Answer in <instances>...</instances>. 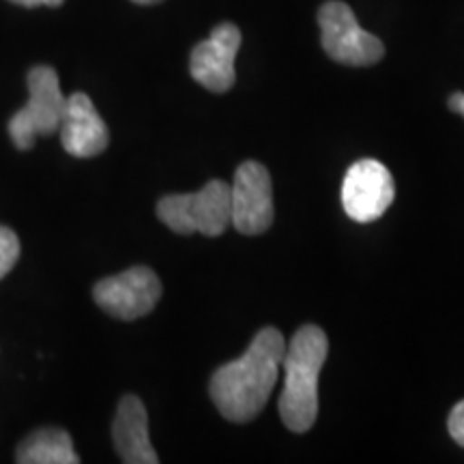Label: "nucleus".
I'll return each instance as SVG.
<instances>
[{
	"instance_id": "f257e3e1",
	"label": "nucleus",
	"mask_w": 464,
	"mask_h": 464,
	"mask_svg": "<svg viewBox=\"0 0 464 464\" xmlns=\"http://www.w3.org/2000/svg\"><path fill=\"white\" fill-rule=\"evenodd\" d=\"M286 342L276 327H265L239 359L219 365L211 376L213 402L224 420L247 423L265 409L280 376Z\"/></svg>"
},
{
	"instance_id": "f03ea898",
	"label": "nucleus",
	"mask_w": 464,
	"mask_h": 464,
	"mask_svg": "<svg viewBox=\"0 0 464 464\" xmlns=\"http://www.w3.org/2000/svg\"><path fill=\"white\" fill-rule=\"evenodd\" d=\"M329 353L327 335L316 324H304L284 351V390L280 417L288 430L307 432L318 417V376Z\"/></svg>"
},
{
	"instance_id": "7ed1b4c3",
	"label": "nucleus",
	"mask_w": 464,
	"mask_h": 464,
	"mask_svg": "<svg viewBox=\"0 0 464 464\" xmlns=\"http://www.w3.org/2000/svg\"><path fill=\"white\" fill-rule=\"evenodd\" d=\"M158 218L177 235L219 237L230 226V185L219 179L191 194H170L158 202Z\"/></svg>"
},
{
	"instance_id": "20e7f679",
	"label": "nucleus",
	"mask_w": 464,
	"mask_h": 464,
	"mask_svg": "<svg viewBox=\"0 0 464 464\" xmlns=\"http://www.w3.org/2000/svg\"><path fill=\"white\" fill-rule=\"evenodd\" d=\"M28 102L11 116L9 136L20 150L34 147V140L58 131L65 112L67 97L63 95L58 73L48 65L33 67L28 72Z\"/></svg>"
},
{
	"instance_id": "39448f33",
	"label": "nucleus",
	"mask_w": 464,
	"mask_h": 464,
	"mask_svg": "<svg viewBox=\"0 0 464 464\" xmlns=\"http://www.w3.org/2000/svg\"><path fill=\"white\" fill-rule=\"evenodd\" d=\"M321 42L327 56L348 67H368L385 56V45L359 26L355 14L340 0H329L318 9Z\"/></svg>"
},
{
	"instance_id": "423d86ee",
	"label": "nucleus",
	"mask_w": 464,
	"mask_h": 464,
	"mask_svg": "<svg viewBox=\"0 0 464 464\" xmlns=\"http://www.w3.org/2000/svg\"><path fill=\"white\" fill-rule=\"evenodd\" d=\"M274 183L258 161H243L230 183V224L241 235H263L274 224Z\"/></svg>"
},
{
	"instance_id": "0eeeda50",
	"label": "nucleus",
	"mask_w": 464,
	"mask_h": 464,
	"mask_svg": "<svg viewBox=\"0 0 464 464\" xmlns=\"http://www.w3.org/2000/svg\"><path fill=\"white\" fill-rule=\"evenodd\" d=\"M95 304L121 321H136L147 316L161 297V282L149 266L138 265L123 274L103 277L92 288Z\"/></svg>"
},
{
	"instance_id": "6e6552de",
	"label": "nucleus",
	"mask_w": 464,
	"mask_h": 464,
	"mask_svg": "<svg viewBox=\"0 0 464 464\" xmlns=\"http://www.w3.org/2000/svg\"><path fill=\"white\" fill-rule=\"evenodd\" d=\"M396 196L392 172L376 160H359L346 170L342 183V207L359 224L379 219Z\"/></svg>"
},
{
	"instance_id": "1a4fd4ad",
	"label": "nucleus",
	"mask_w": 464,
	"mask_h": 464,
	"mask_svg": "<svg viewBox=\"0 0 464 464\" xmlns=\"http://www.w3.org/2000/svg\"><path fill=\"white\" fill-rule=\"evenodd\" d=\"M241 48V31L230 22L219 24L205 42L191 50L189 73L211 92H226L235 86V58Z\"/></svg>"
},
{
	"instance_id": "9d476101",
	"label": "nucleus",
	"mask_w": 464,
	"mask_h": 464,
	"mask_svg": "<svg viewBox=\"0 0 464 464\" xmlns=\"http://www.w3.org/2000/svg\"><path fill=\"white\" fill-rule=\"evenodd\" d=\"M58 133H61L63 149L80 160L103 153L110 142L106 123L97 112L95 103L84 92H73L67 97Z\"/></svg>"
},
{
	"instance_id": "9b49d317",
	"label": "nucleus",
	"mask_w": 464,
	"mask_h": 464,
	"mask_svg": "<svg viewBox=\"0 0 464 464\" xmlns=\"http://www.w3.org/2000/svg\"><path fill=\"white\" fill-rule=\"evenodd\" d=\"M112 439L116 454L127 464H158L149 437V415L142 400L138 396H125L116 409L112 423Z\"/></svg>"
},
{
	"instance_id": "f8f14e48",
	"label": "nucleus",
	"mask_w": 464,
	"mask_h": 464,
	"mask_svg": "<svg viewBox=\"0 0 464 464\" xmlns=\"http://www.w3.org/2000/svg\"><path fill=\"white\" fill-rule=\"evenodd\" d=\"M15 460L20 464H78L72 437L63 428H42L22 440Z\"/></svg>"
},
{
	"instance_id": "ddd939ff",
	"label": "nucleus",
	"mask_w": 464,
	"mask_h": 464,
	"mask_svg": "<svg viewBox=\"0 0 464 464\" xmlns=\"http://www.w3.org/2000/svg\"><path fill=\"white\" fill-rule=\"evenodd\" d=\"M20 258V239L7 226H0V280L14 269Z\"/></svg>"
},
{
	"instance_id": "4468645a",
	"label": "nucleus",
	"mask_w": 464,
	"mask_h": 464,
	"mask_svg": "<svg viewBox=\"0 0 464 464\" xmlns=\"http://www.w3.org/2000/svg\"><path fill=\"white\" fill-rule=\"evenodd\" d=\"M448 430L451 434V439H454L460 448H464V400H460V402L451 409L450 420H448Z\"/></svg>"
},
{
	"instance_id": "2eb2a0df",
	"label": "nucleus",
	"mask_w": 464,
	"mask_h": 464,
	"mask_svg": "<svg viewBox=\"0 0 464 464\" xmlns=\"http://www.w3.org/2000/svg\"><path fill=\"white\" fill-rule=\"evenodd\" d=\"M11 3L33 9V7H42V5H45V7H61L63 0H11Z\"/></svg>"
},
{
	"instance_id": "dca6fc26",
	"label": "nucleus",
	"mask_w": 464,
	"mask_h": 464,
	"mask_svg": "<svg viewBox=\"0 0 464 464\" xmlns=\"http://www.w3.org/2000/svg\"><path fill=\"white\" fill-rule=\"evenodd\" d=\"M448 106H450V110L454 114H460L462 119H464V92H451L450 95V100H448Z\"/></svg>"
},
{
	"instance_id": "f3484780",
	"label": "nucleus",
	"mask_w": 464,
	"mask_h": 464,
	"mask_svg": "<svg viewBox=\"0 0 464 464\" xmlns=\"http://www.w3.org/2000/svg\"><path fill=\"white\" fill-rule=\"evenodd\" d=\"M133 3H138V5H155V3H160V0H133Z\"/></svg>"
}]
</instances>
